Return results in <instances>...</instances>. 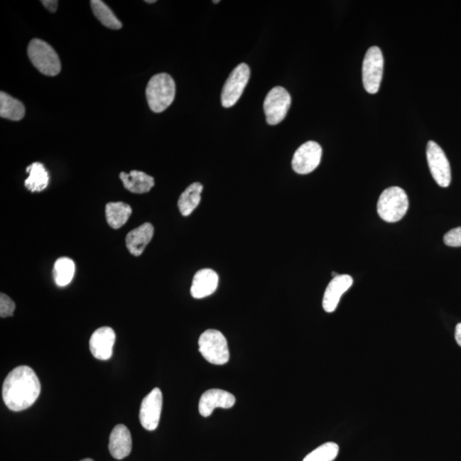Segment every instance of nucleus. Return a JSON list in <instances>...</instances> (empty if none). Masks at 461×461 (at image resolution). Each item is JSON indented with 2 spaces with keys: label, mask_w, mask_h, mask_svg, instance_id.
<instances>
[{
  "label": "nucleus",
  "mask_w": 461,
  "mask_h": 461,
  "mask_svg": "<svg viewBox=\"0 0 461 461\" xmlns=\"http://www.w3.org/2000/svg\"><path fill=\"white\" fill-rule=\"evenodd\" d=\"M40 391V380L35 371L27 366L18 367L7 375L4 382V403L11 411H23L36 403Z\"/></svg>",
  "instance_id": "f257e3e1"
},
{
  "label": "nucleus",
  "mask_w": 461,
  "mask_h": 461,
  "mask_svg": "<svg viewBox=\"0 0 461 461\" xmlns=\"http://www.w3.org/2000/svg\"><path fill=\"white\" fill-rule=\"evenodd\" d=\"M175 80L166 73L153 76L148 82L146 94L148 104L152 112L161 113L170 107L175 98Z\"/></svg>",
  "instance_id": "f03ea898"
},
{
  "label": "nucleus",
  "mask_w": 461,
  "mask_h": 461,
  "mask_svg": "<svg viewBox=\"0 0 461 461\" xmlns=\"http://www.w3.org/2000/svg\"><path fill=\"white\" fill-rule=\"evenodd\" d=\"M408 207V197L403 189L398 187L389 188L379 197L378 214L384 222H397L403 218Z\"/></svg>",
  "instance_id": "7ed1b4c3"
},
{
  "label": "nucleus",
  "mask_w": 461,
  "mask_h": 461,
  "mask_svg": "<svg viewBox=\"0 0 461 461\" xmlns=\"http://www.w3.org/2000/svg\"><path fill=\"white\" fill-rule=\"evenodd\" d=\"M28 55L33 65L41 74L56 76L60 73L62 65L58 55L52 46L40 39L29 42Z\"/></svg>",
  "instance_id": "20e7f679"
},
{
  "label": "nucleus",
  "mask_w": 461,
  "mask_h": 461,
  "mask_svg": "<svg viewBox=\"0 0 461 461\" xmlns=\"http://www.w3.org/2000/svg\"><path fill=\"white\" fill-rule=\"evenodd\" d=\"M200 352L207 362L214 365H224L230 359L227 338L217 330H207L198 340Z\"/></svg>",
  "instance_id": "39448f33"
},
{
  "label": "nucleus",
  "mask_w": 461,
  "mask_h": 461,
  "mask_svg": "<svg viewBox=\"0 0 461 461\" xmlns=\"http://www.w3.org/2000/svg\"><path fill=\"white\" fill-rule=\"evenodd\" d=\"M384 71L382 50L378 46H371L367 50L362 66L364 87L368 94H375L381 85Z\"/></svg>",
  "instance_id": "423d86ee"
},
{
  "label": "nucleus",
  "mask_w": 461,
  "mask_h": 461,
  "mask_svg": "<svg viewBox=\"0 0 461 461\" xmlns=\"http://www.w3.org/2000/svg\"><path fill=\"white\" fill-rule=\"evenodd\" d=\"M291 104V97L284 87H275L266 95L264 109L266 122L277 125L285 119Z\"/></svg>",
  "instance_id": "0eeeda50"
},
{
  "label": "nucleus",
  "mask_w": 461,
  "mask_h": 461,
  "mask_svg": "<svg viewBox=\"0 0 461 461\" xmlns=\"http://www.w3.org/2000/svg\"><path fill=\"white\" fill-rule=\"evenodd\" d=\"M251 76V70L246 63H240L227 78L222 92V104L225 108H230L238 102L246 87Z\"/></svg>",
  "instance_id": "6e6552de"
},
{
  "label": "nucleus",
  "mask_w": 461,
  "mask_h": 461,
  "mask_svg": "<svg viewBox=\"0 0 461 461\" xmlns=\"http://www.w3.org/2000/svg\"><path fill=\"white\" fill-rule=\"evenodd\" d=\"M428 162L433 179L441 188H448L451 183V168L445 153L437 143L430 141L426 148Z\"/></svg>",
  "instance_id": "1a4fd4ad"
},
{
  "label": "nucleus",
  "mask_w": 461,
  "mask_h": 461,
  "mask_svg": "<svg viewBox=\"0 0 461 461\" xmlns=\"http://www.w3.org/2000/svg\"><path fill=\"white\" fill-rule=\"evenodd\" d=\"M322 156V148L318 143L308 141L295 151L293 168L299 175H308L319 166Z\"/></svg>",
  "instance_id": "9d476101"
},
{
  "label": "nucleus",
  "mask_w": 461,
  "mask_h": 461,
  "mask_svg": "<svg viewBox=\"0 0 461 461\" xmlns=\"http://www.w3.org/2000/svg\"><path fill=\"white\" fill-rule=\"evenodd\" d=\"M163 408V393L159 388H155L143 399L139 421L147 430H155L160 422Z\"/></svg>",
  "instance_id": "9b49d317"
},
{
  "label": "nucleus",
  "mask_w": 461,
  "mask_h": 461,
  "mask_svg": "<svg viewBox=\"0 0 461 461\" xmlns=\"http://www.w3.org/2000/svg\"><path fill=\"white\" fill-rule=\"evenodd\" d=\"M235 403V396L230 392L219 389H211L202 395L198 410L202 417H210L215 408H231Z\"/></svg>",
  "instance_id": "f8f14e48"
},
{
  "label": "nucleus",
  "mask_w": 461,
  "mask_h": 461,
  "mask_svg": "<svg viewBox=\"0 0 461 461\" xmlns=\"http://www.w3.org/2000/svg\"><path fill=\"white\" fill-rule=\"evenodd\" d=\"M116 333L109 327L96 330L90 338V350L92 355L100 361H108L113 354Z\"/></svg>",
  "instance_id": "ddd939ff"
},
{
  "label": "nucleus",
  "mask_w": 461,
  "mask_h": 461,
  "mask_svg": "<svg viewBox=\"0 0 461 461\" xmlns=\"http://www.w3.org/2000/svg\"><path fill=\"white\" fill-rule=\"evenodd\" d=\"M353 285V278L348 274L338 275L333 278L325 289L322 305L324 310L332 313L340 303L342 295Z\"/></svg>",
  "instance_id": "4468645a"
},
{
  "label": "nucleus",
  "mask_w": 461,
  "mask_h": 461,
  "mask_svg": "<svg viewBox=\"0 0 461 461\" xmlns=\"http://www.w3.org/2000/svg\"><path fill=\"white\" fill-rule=\"evenodd\" d=\"M219 276L217 272L210 269L198 271L194 275L191 287L192 298L202 299L212 295L217 291Z\"/></svg>",
  "instance_id": "2eb2a0df"
},
{
  "label": "nucleus",
  "mask_w": 461,
  "mask_h": 461,
  "mask_svg": "<svg viewBox=\"0 0 461 461\" xmlns=\"http://www.w3.org/2000/svg\"><path fill=\"white\" fill-rule=\"evenodd\" d=\"M132 437L124 425H117L109 435V450L113 458L122 460L132 451Z\"/></svg>",
  "instance_id": "dca6fc26"
},
{
  "label": "nucleus",
  "mask_w": 461,
  "mask_h": 461,
  "mask_svg": "<svg viewBox=\"0 0 461 461\" xmlns=\"http://www.w3.org/2000/svg\"><path fill=\"white\" fill-rule=\"evenodd\" d=\"M154 227L151 223H143V225L131 231L126 237V248L132 255L139 256L145 251L148 244L153 238Z\"/></svg>",
  "instance_id": "f3484780"
},
{
  "label": "nucleus",
  "mask_w": 461,
  "mask_h": 461,
  "mask_svg": "<svg viewBox=\"0 0 461 461\" xmlns=\"http://www.w3.org/2000/svg\"><path fill=\"white\" fill-rule=\"evenodd\" d=\"M119 177L124 188L133 193H146L155 185L154 178L141 171L133 170L129 173L121 172Z\"/></svg>",
  "instance_id": "a211bd4d"
},
{
  "label": "nucleus",
  "mask_w": 461,
  "mask_h": 461,
  "mask_svg": "<svg viewBox=\"0 0 461 461\" xmlns=\"http://www.w3.org/2000/svg\"><path fill=\"white\" fill-rule=\"evenodd\" d=\"M202 189H204L202 185L200 182H195V183L189 185L181 194L179 201H178V208L182 215L189 217L200 205Z\"/></svg>",
  "instance_id": "6ab92c4d"
},
{
  "label": "nucleus",
  "mask_w": 461,
  "mask_h": 461,
  "mask_svg": "<svg viewBox=\"0 0 461 461\" xmlns=\"http://www.w3.org/2000/svg\"><path fill=\"white\" fill-rule=\"evenodd\" d=\"M26 172L28 173V177L24 184L28 191L39 192L48 188L49 175L43 164L33 163L29 165Z\"/></svg>",
  "instance_id": "aec40b11"
},
{
  "label": "nucleus",
  "mask_w": 461,
  "mask_h": 461,
  "mask_svg": "<svg viewBox=\"0 0 461 461\" xmlns=\"http://www.w3.org/2000/svg\"><path fill=\"white\" fill-rule=\"evenodd\" d=\"M105 215L109 227L119 229L129 221L132 208L124 202H109L105 207Z\"/></svg>",
  "instance_id": "412c9836"
},
{
  "label": "nucleus",
  "mask_w": 461,
  "mask_h": 461,
  "mask_svg": "<svg viewBox=\"0 0 461 461\" xmlns=\"http://www.w3.org/2000/svg\"><path fill=\"white\" fill-rule=\"evenodd\" d=\"M25 116L24 105L18 99L12 98L5 92H0V116L5 119L18 121Z\"/></svg>",
  "instance_id": "4be33fe9"
},
{
  "label": "nucleus",
  "mask_w": 461,
  "mask_h": 461,
  "mask_svg": "<svg viewBox=\"0 0 461 461\" xmlns=\"http://www.w3.org/2000/svg\"><path fill=\"white\" fill-rule=\"evenodd\" d=\"M75 265L69 257L59 258L53 266V278L58 286L63 287L70 284L73 280Z\"/></svg>",
  "instance_id": "5701e85b"
},
{
  "label": "nucleus",
  "mask_w": 461,
  "mask_h": 461,
  "mask_svg": "<svg viewBox=\"0 0 461 461\" xmlns=\"http://www.w3.org/2000/svg\"><path fill=\"white\" fill-rule=\"evenodd\" d=\"M90 4L92 12L104 26L114 29V31H118L122 28V23L107 4L101 0H92Z\"/></svg>",
  "instance_id": "b1692460"
},
{
  "label": "nucleus",
  "mask_w": 461,
  "mask_h": 461,
  "mask_svg": "<svg viewBox=\"0 0 461 461\" xmlns=\"http://www.w3.org/2000/svg\"><path fill=\"white\" fill-rule=\"evenodd\" d=\"M340 447L335 443H325L308 454L303 461H333L337 458Z\"/></svg>",
  "instance_id": "393cba45"
},
{
  "label": "nucleus",
  "mask_w": 461,
  "mask_h": 461,
  "mask_svg": "<svg viewBox=\"0 0 461 461\" xmlns=\"http://www.w3.org/2000/svg\"><path fill=\"white\" fill-rule=\"evenodd\" d=\"M16 304L6 294L0 295V316L1 318L12 316L14 314Z\"/></svg>",
  "instance_id": "a878e982"
},
{
  "label": "nucleus",
  "mask_w": 461,
  "mask_h": 461,
  "mask_svg": "<svg viewBox=\"0 0 461 461\" xmlns=\"http://www.w3.org/2000/svg\"><path fill=\"white\" fill-rule=\"evenodd\" d=\"M444 243L450 247H461V227L448 232L443 237Z\"/></svg>",
  "instance_id": "bb28decb"
},
{
  "label": "nucleus",
  "mask_w": 461,
  "mask_h": 461,
  "mask_svg": "<svg viewBox=\"0 0 461 461\" xmlns=\"http://www.w3.org/2000/svg\"><path fill=\"white\" fill-rule=\"evenodd\" d=\"M41 3L52 13H55L58 10V1L57 0H45V1H41Z\"/></svg>",
  "instance_id": "cd10ccee"
},
{
  "label": "nucleus",
  "mask_w": 461,
  "mask_h": 461,
  "mask_svg": "<svg viewBox=\"0 0 461 461\" xmlns=\"http://www.w3.org/2000/svg\"><path fill=\"white\" fill-rule=\"evenodd\" d=\"M455 340L457 344L461 347V323L456 325L455 328Z\"/></svg>",
  "instance_id": "c85d7f7f"
},
{
  "label": "nucleus",
  "mask_w": 461,
  "mask_h": 461,
  "mask_svg": "<svg viewBox=\"0 0 461 461\" xmlns=\"http://www.w3.org/2000/svg\"><path fill=\"white\" fill-rule=\"evenodd\" d=\"M146 2L149 3V4L156 3V0H151V1H149V0H147V1H146Z\"/></svg>",
  "instance_id": "c756f323"
},
{
  "label": "nucleus",
  "mask_w": 461,
  "mask_h": 461,
  "mask_svg": "<svg viewBox=\"0 0 461 461\" xmlns=\"http://www.w3.org/2000/svg\"><path fill=\"white\" fill-rule=\"evenodd\" d=\"M80 461H94V460H92V459H89V458H87V459H84V460H80Z\"/></svg>",
  "instance_id": "7c9ffc66"
},
{
  "label": "nucleus",
  "mask_w": 461,
  "mask_h": 461,
  "mask_svg": "<svg viewBox=\"0 0 461 461\" xmlns=\"http://www.w3.org/2000/svg\"><path fill=\"white\" fill-rule=\"evenodd\" d=\"M213 2H214V3H217H217H219V1H213Z\"/></svg>",
  "instance_id": "2f4dec72"
}]
</instances>
